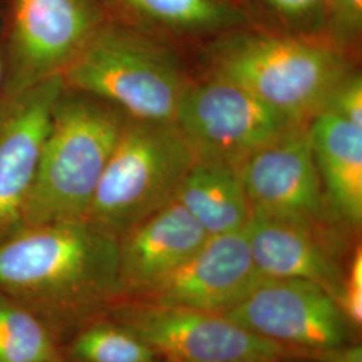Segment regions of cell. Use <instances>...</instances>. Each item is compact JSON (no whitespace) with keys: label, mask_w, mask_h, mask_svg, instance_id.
Masks as SVG:
<instances>
[{"label":"cell","mask_w":362,"mask_h":362,"mask_svg":"<svg viewBox=\"0 0 362 362\" xmlns=\"http://www.w3.org/2000/svg\"><path fill=\"white\" fill-rule=\"evenodd\" d=\"M254 264L263 279H302L337 302L345 274L339 245L324 221L251 211L246 226Z\"/></svg>","instance_id":"obj_13"},{"label":"cell","mask_w":362,"mask_h":362,"mask_svg":"<svg viewBox=\"0 0 362 362\" xmlns=\"http://www.w3.org/2000/svg\"><path fill=\"white\" fill-rule=\"evenodd\" d=\"M262 281L245 228L209 236L181 267L137 300L164 308L224 314L239 305Z\"/></svg>","instance_id":"obj_11"},{"label":"cell","mask_w":362,"mask_h":362,"mask_svg":"<svg viewBox=\"0 0 362 362\" xmlns=\"http://www.w3.org/2000/svg\"><path fill=\"white\" fill-rule=\"evenodd\" d=\"M208 233L177 200L118 238L119 299H140L165 281L208 240Z\"/></svg>","instance_id":"obj_14"},{"label":"cell","mask_w":362,"mask_h":362,"mask_svg":"<svg viewBox=\"0 0 362 362\" xmlns=\"http://www.w3.org/2000/svg\"><path fill=\"white\" fill-rule=\"evenodd\" d=\"M0 291L64 346L121 298L118 239L88 219L19 226L0 239Z\"/></svg>","instance_id":"obj_1"},{"label":"cell","mask_w":362,"mask_h":362,"mask_svg":"<svg viewBox=\"0 0 362 362\" xmlns=\"http://www.w3.org/2000/svg\"><path fill=\"white\" fill-rule=\"evenodd\" d=\"M106 21L97 0H3L6 78L1 93L62 76Z\"/></svg>","instance_id":"obj_6"},{"label":"cell","mask_w":362,"mask_h":362,"mask_svg":"<svg viewBox=\"0 0 362 362\" xmlns=\"http://www.w3.org/2000/svg\"><path fill=\"white\" fill-rule=\"evenodd\" d=\"M107 21L157 38H204L238 27L248 18L238 0H97Z\"/></svg>","instance_id":"obj_15"},{"label":"cell","mask_w":362,"mask_h":362,"mask_svg":"<svg viewBox=\"0 0 362 362\" xmlns=\"http://www.w3.org/2000/svg\"><path fill=\"white\" fill-rule=\"evenodd\" d=\"M240 175L251 211L327 223L332 209L315 164L309 124L248 156Z\"/></svg>","instance_id":"obj_12"},{"label":"cell","mask_w":362,"mask_h":362,"mask_svg":"<svg viewBox=\"0 0 362 362\" xmlns=\"http://www.w3.org/2000/svg\"><path fill=\"white\" fill-rule=\"evenodd\" d=\"M315 164L332 212L351 227L362 221V128L330 110L309 122Z\"/></svg>","instance_id":"obj_16"},{"label":"cell","mask_w":362,"mask_h":362,"mask_svg":"<svg viewBox=\"0 0 362 362\" xmlns=\"http://www.w3.org/2000/svg\"><path fill=\"white\" fill-rule=\"evenodd\" d=\"M62 353L74 362H163L140 337L105 315L77 330Z\"/></svg>","instance_id":"obj_18"},{"label":"cell","mask_w":362,"mask_h":362,"mask_svg":"<svg viewBox=\"0 0 362 362\" xmlns=\"http://www.w3.org/2000/svg\"><path fill=\"white\" fill-rule=\"evenodd\" d=\"M175 124L196 157L220 158L239 165L262 146L305 125L272 109L240 85L212 74L188 85Z\"/></svg>","instance_id":"obj_8"},{"label":"cell","mask_w":362,"mask_h":362,"mask_svg":"<svg viewBox=\"0 0 362 362\" xmlns=\"http://www.w3.org/2000/svg\"><path fill=\"white\" fill-rule=\"evenodd\" d=\"M251 26L300 38L324 39L327 0H238Z\"/></svg>","instance_id":"obj_20"},{"label":"cell","mask_w":362,"mask_h":362,"mask_svg":"<svg viewBox=\"0 0 362 362\" xmlns=\"http://www.w3.org/2000/svg\"><path fill=\"white\" fill-rule=\"evenodd\" d=\"M125 117L115 105L64 88L21 226L86 219Z\"/></svg>","instance_id":"obj_3"},{"label":"cell","mask_w":362,"mask_h":362,"mask_svg":"<svg viewBox=\"0 0 362 362\" xmlns=\"http://www.w3.org/2000/svg\"><path fill=\"white\" fill-rule=\"evenodd\" d=\"M62 76L0 94V239L21 226Z\"/></svg>","instance_id":"obj_10"},{"label":"cell","mask_w":362,"mask_h":362,"mask_svg":"<svg viewBox=\"0 0 362 362\" xmlns=\"http://www.w3.org/2000/svg\"><path fill=\"white\" fill-rule=\"evenodd\" d=\"M6 78V54H4V28H3V0H0V94Z\"/></svg>","instance_id":"obj_25"},{"label":"cell","mask_w":362,"mask_h":362,"mask_svg":"<svg viewBox=\"0 0 362 362\" xmlns=\"http://www.w3.org/2000/svg\"><path fill=\"white\" fill-rule=\"evenodd\" d=\"M194 158L175 122L125 117L86 219L118 239L176 199Z\"/></svg>","instance_id":"obj_5"},{"label":"cell","mask_w":362,"mask_h":362,"mask_svg":"<svg viewBox=\"0 0 362 362\" xmlns=\"http://www.w3.org/2000/svg\"><path fill=\"white\" fill-rule=\"evenodd\" d=\"M62 353L47 325L0 291V362H40Z\"/></svg>","instance_id":"obj_19"},{"label":"cell","mask_w":362,"mask_h":362,"mask_svg":"<svg viewBox=\"0 0 362 362\" xmlns=\"http://www.w3.org/2000/svg\"><path fill=\"white\" fill-rule=\"evenodd\" d=\"M175 200L208 236L245 230L251 216L240 165L227 160L196 157Z\"/></svg>","instance_id":"obj_17"},{"label":"cell","mask_w":362,"mask_h":362,"mask_svg":"<svg viewBox=\"0 0 362 362\" xmlns=\"http://www.w3.org/2000/svg\"><path fill=\"white\" fill-rule=\"evenodd\" d=\"M105 317L140 337L169 362H276L297 350L248 332L221 314L118 299Z\"/></svg>","instance_id":"obj_7"},{"label":"cell","mask_w":362,"mask_h":362,"mask_svg":"<svg viewBox=\"0 0 362 362\" xmlns=\"http://www.w3.org/2000/svg\"><path fill=\"white\" fill-rule=\"evenodd\" d=\"M306 358L317 362H362L361 345H342L330 349L308 353Z\"/></svg>","instance_id":"obj_24"},{"label":"cell","mask_w":362,"mask_h":362,"mask_svg":"<svg viewBox=\"0 0 362 362\" xmlns=\"http://www.w3.org/2000/svg\"><path fill=\"white\" fill-rule=\"evenodd\" d=\"M300 357L346 345L348 325L336 298L302 279H263L239 305L221 314Z\"/></svg>","instance_id":"obj_9"},{"label":"cell","mask_w":362,"mask_h":362,"mask_svg":"<svg viewBox=\"0 0 362 362\" xmlns=\"http://www.w3.org/2000/svg\"><path fill=\"white\" fill-rule=\"evenodd\" d=\"M209 74L252 93L298 124L321 113L337 85L350 73L345 52L322 38H300L238 27L208 46Z\"/></svg>","instance_id":"obj_2"},{"label":"cell","mask_w":362,"mask_h":362,"mask_svg":"<svg viewBox=\"0 0 362 362\" xmlns=\"http://www.w3.org/2000/svg\"><path fill=\"white\" fill-rule=\"evenodd\" d=\"M64 85L132 118L175 122L191 83L164 39L106 21L62 73Z\"/></svg>","instance_id":"obj_4"},{"label":"cell","mask_w":362,"mask_h":362,"mask_svg":"<svg viewBox=\"0 0 362 362\" xmlns=\"http://www.w3.org/2000/svg\"><path fill=\"white\" fill-rule=\"evenodd\" d=\"M362 0H327L324 39L345 52L360 42Z\"/></svg>","instance_id":"obj_21"},{"label":"cell","mask_w":362,"mask_h":362,"mask_svg":"<svg viewBox=\"0 0 362 362\" xmlns=\"http://www.w3.org/2000/svg\"><path fill=\"white\" fill-rule=\"evenodd\" d=\"M276 362H279V361H276Z\"/></svg>","instance_id":"obj_27"},{"label":"cell","mask_w":362,"mask_h":362,"mask_svg":"<svg viewBox=\"0 0 362 362\" xmlns=\"http://www.w3.org/2000/svg\"><path fill=\"white\" fill-rule=\"evenodd\" d=\"M40 362H74L71 361L70 358H67L64 353H61V354H58V356H55V357H52V358H47V360H45V361Z\"/></svg>","instance_id":"obj_26"},{"label":"cell","mask_w":362,"mask_h":362,"mask_svg":"<svg viewBox=\"0 0 362 362\" xmlns=\"http://www.w3.org/2000/svg\"><path fill=\"white\" fill-rule=\"evenodd\" d=\"M338 305L346 321L354 326L362 322V252L361 247L356 248L350 260L349 269L345 274L342 291Z\"/></svg>","instance_id":"obj_23"},{"label":"cell","mask_w":362,"mask_h":362,"mask_svg":"<svg viewBox=\"0 0 362 362\" xmlns=\"http://www.w3.org/2000/svg\"><path fill=\"white\" fill-rule=\"evenodd\" d=\"M325 109L362 128L361 76L357 73H349L344 78L332 93Z\"/></svg>","instance_id":"obj_22"}]
</instances>
